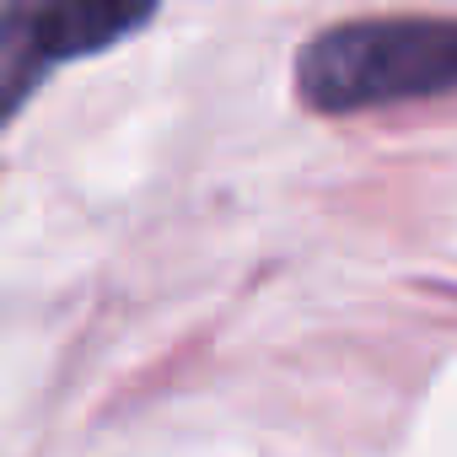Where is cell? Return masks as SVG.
Wrapping results in <instances>:
<instances>
[{
    "instance_id": "6da1fadb",
    "label": "cell",
    "mask_w": 457,
    "mask_h": 457,
    "mask_svg": "<svg viewBox=\"0 0 457 457\" xmlns=\"http://www.w3.org/2000/svg\"><path fill=\"white\" fill-rule=\"evenodd\" d=\"M457 92V17H361L323 28L296 54L312 113H366Z\"/></svg>"
},
{
    "instance_id": "7a4b0ae2",
    "label": "cell",
    "mask_w": 457,
    "mask_h": 457,
    "mask_svg": "<svg viewBox=\"0 0 457 457\" xmlns=\"http://www.w3.org/2000/svg\"><path fill=\"white\" fill-rule=\"evenodd\" d=\"M156 17V0H6L0 6V60L33 76L92 60Z\"/></svg>"
},
{
    "instance_id": "3957f363",
    "label": "cell",
    "mask_w": 457,
    "mask_h": 457,
    "mask_svg": "<svg viewBox=\"0 0 457 457\" xmlns=\"http://www.w3.org/2000/svg\"><path fill=\"white\" fill-rule=\"evenodd\" d=\"M33 87H38L33 71H22V65H12V60H0V129H6V119L28 103Z\"/></svg>"
}]
</instances>
